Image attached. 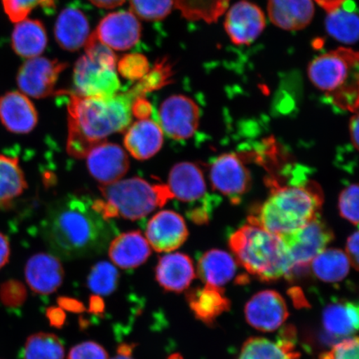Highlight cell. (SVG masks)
Returning a JSON list of instances; mask_svg holds the SVG:
<instances>
[{
  "label": "cell",
  "instance_id": "obj_1",
  "mask_svg": "<svg viewBox=\"0 0 359 359\" xmlns=\"http://www.w3.org/2000/svg\"><path fill=\"white\" fill-rule=\"evenodd\" d=\"M49 250L57 258L95 257L104 251L115 227L88 196L69 195L49 206L43 224Z\"/></svg>",
  "mask_w": 359,
  "mask_h": 359
},
{
  "label": "cell",
  "instance_id": "obj_2",
  "mask_svg": "<svg viewBox=\"0 0 359 359\" xmlns=\"http://www.w3.org/2000/svg\"><path fill=\"white\" fill-rule=\"evenodd\" d=\"M144 95L137 84L111 97H84L69 93L67 107L69 154L85 158L94 146L105 142L112 134L126 131L132 122L134 100Z\"/></svg>",
  "mask_w": 359,
  "mask_h": 359
},
{
  "label": "cell",
  "instance_id": "obj_3",
  "mask_svg": "<svg viewBox=\"0 0 359 359\" xmlns=\"http://www.w3.org/2000/svg\"><path fill=\"white\" fill-rule=\"evenodd\" d=\"M271 195L248 221L278 236H285L320 217L324 196L313 181L272 183Z\"/></svg>",
  "mask_w": 359,
  "mask_h": 359
},
{
  "label": "cell",
  "instance_id": "obj_4",
  "mask_svg": "<svg viewBox=\"0 0 359 359\" xmlns=\"http://www.w3.org/2000/svg\"><path fill=\"white\" fill-rule=\"evenodd\" d=\"M238 264L259 280L273 281L290 278L292 263L281 236L248 221L229 240Z\"/></svg>",
  "mask_w": 359,
  "mask_h": 359
},
{
  "label": "cell",
  "instance_id": "obj_5",
  "mask_svg": "<svg viewBox=\"0 0 359 359\" xmlns=\"http://www.w3.org/2000/svg\"><path fill=\"white\" fill-rule=\"evenodd\" d=\"M358 53L339 47L324 53L309 65L313 86L341 109L356 111L358 106Z\"/></svg>",
  "mask_w": 359,
  "mask_h": 359
},
{
  "label": "cell",
  "instance_id": "obj_6",
  "mask_svg": "<svg viewBox=\"0 0 359 359\" xmlns=\"http://www.w3.org/2000/svg\"><path fill=\"white\" fill-rule=\"evenodd\" d=\"M102 199L94 203L107 219L121 217L137 221L173 199L168 185L132 177L101 186Z\"/></svg>",
  "mask_w": 359,
  "mask_h": 359
},
{
  "label": "cell",
  "instance_id": "obj_7",
  "mask_svg": "<svg viewBox=\"0 0 359 359\" xmlns=\"http://www.w3.org/2000/svg\"><path fill=\"white\" fill-rule=\"evenodd\" d=\"M85 55L74 69V92L84 97H111L119 93L121 82L116 71L118 58L114 50L90 34Z\"/></svg>",
  "mask_w": 359,
  "mask_h": 359
},
{
  "label": "cell",
  "instance_id": "obj_8",
  "mask_svg": "<svg viewBox=\"0 0 359 359\" xmlns=\"http://www.w3.org/2000/svg\"><path fill=\"white\" fill-rule=\"evenodd\" d=\"M168 187L173 196L196 208L187 212L191 221L203 224L208 221L210 208L206 198V184L203 172L198 165L191 163H180L170 170Z\"/></svg>",
  "mask_w": 359,
  "mask_h": 359
},
{
  "label": "cell",
  "instance_id": "obj_9",
  "mask_svg": "<svg viewBox=\"0 0 359 359\" xmlns=\"http://www.w3.org/2000/svg\"><path fill=\"white\" fill-rule=\"evenodd\" d=\"M281 238L292 263L291 278L296 273L306 271L312 260L333 240L334 234L318 217L298 230L281 236Z\"/></svg>",
  "mask_w": 359,
  "mask_h": 359
},
{
  "label": "cell",
  "instance_id": "obj_10",
  "mask_svg": "<svg viewBox=\"0 0 359 359\" xmlns=\"http://www.w3.org/2000/svg\"><path fill=\"white\" fill-rule=\"evenodd\" d=\"M157 119L168 137L185 141L194 136L199 128L201 109L191 97L175 94L161 102Z\"/></svg>",
  "mask_w": 359,
  "mask_h": 359
},
{
  "label": "cell",
  "instance_id": "obj_11",
  "mask_svg": "<svg viewBox=\"0 0 359 359\" xmlns=\"http://www.w3.org/2000/svg\"><path fill=\"white\" fill-rule=\"evenodd\" d=\"M67 67L66 62L57 60L40 56L30 58L18 72L20 92L36 100L53 95L57 79Z\"/></svg>",
  "mask_w": 359,
  "mask_h": 359
},
{
  "label": "cell",
  "instance_id": "obj_12",
  "mask_svg": "<svg viewBox=\"0 0 359 359\" xmlns=\"http://www.w3.org/2000/svg\"><path fill=\"white\" fill-rule=\"evenodd\" d=\"M210 179L214 189L227 196L234 204L239 203L251 186L249 170L235 154L217 157L210 165Z\"/></svg>",
  "mask_w": 359,
  "mask_h": 359
},
{
  "label": "cell",
  "instance_id": "obj_13",
  "mask_svg": "<svg viewBox=\"0 0 359 359\" xmlns=\"http://www.w3.org/2000/svg\"><path fill=\"white\" fill-rule=\"evenodd\" d=\"M93 34L112 50L125 51L140 40L142 25L131 11L114 12L103 18Z\"/></svg>",
  "mask_w": 359,
  "mask_h": 359
},
{
  "label": "cell",
  "instance_id": "obj_14",
  "mask_svg": "<svg viewBox=\"0 0 359 359\" xmlns=\"http://www.w3.org/2000/svg\"><path fill=\"white\" fill-rule=\"evenodd\" d=\"M224 29L236 45H250L263 33L266 20L262 8L248 0H241L227 12Z\"/></svg>",
  "mask_w": 359,
  "mask_h": 359
},
{
  "label": "cell",
  "instance_id": "obj_15",
  "mask_svg": "<svg viewBox=\"0 0 359 359\" xmlns=\"http://www.w3.org/2000/svg\"><path fill=\"white\" fill-rule=\"evenodd\" d=\"M188 235L185 219L173 210H161L147 224L146 239L156 252H172L185 243Z\"/></svg>",
  "mask_w": 359,
  "mask_h": 359
},
{
  "label": "cell",
  "instance_id": "obj_16",
  "mask_svg": "<svg viewBox=\"0 0 359 359\" xmlns=\"http://www.w3.org/2000/svg\"><path fill=\"white\" fill-rule=\"evenodd\" d=\"M85 158L89 173L102 186L119 181L130 167L127 152L111 142H102L94 146Z\"/></svg>",
  "mask_w": 359,
  "mask_h": 359
},
{
  "label": "cell",
  "instance_id": "obj_17",
  "mask_svg": "<svg viewBox=\"0 0 359 359\" xmlns=\"http://www.w3.org/2000/svg\"><path fill=\"white\" fill-rule=\"evenodd\" d=\"M245 318L248 324L260 331L279 329L289 317L284 298L273 290L259 292L246 304Z\"/></svg>",
  "mask_w": 359,
  "mask_h": 359
},
{
  "label": "cell",
  "instance_id": "obj_18",
  "mask_svg": "<svg viewBox=\"0 0 359 359\" xmlns=\"http://www.w3.org/2000/svg\"><path fill=\"white\" fill-rule=\"evenodd\" d=\"M39 116L29 97L11 91L0 97V122L8 132L28 134L38 124Z\"/></svg>",
  "mask_w": 359,
  "mask_h": 359
},
{
  "label": "cell",
  "instance_id": "obj_19",
  "mask_svg": "<svg viewBox=\"0 0 359 359\" xmlns=\"http://www.w3.org/2000/svg\"><path fill=\"white\" fill-rule=\"evenodd\" d=\"M29 288L39 294H50L62 284L65 269L53 254L39 253L29 258L25 269Z\"/></svg>",
  "mask_w": 359,
  "mask_h": 359
},
{
  "label": "cell",
  "instance_id": "obj_20",
  "mask_svg": "<svg viewBox=\"0 0 359 359\" xmlns=\"http://www.w3.org/2000/svg\"><path fill=\"white\" fill-rule=\"evenodd\" d=\"M163 142V130L151 118L137 121L128 128L123 139L126 149L138 161L150 159L158 154Z\"/></svg>",
  "mask_w": 359,
  "mask_h": 359
},
{
  "label": "cell",
  "instance_id": "obj_21",
  "mask_svg": "<svg viewBox=\"0 0 359 359\" xmlns=\"http://www.w3.org/2000/svg\"><path fill=\"white\" fill-rule=\"evenodd\" d=\"M151 253V246L141 231L123 233L112 238L109 245V255L114 266L133 269L142 266Z\"/></svg>",
  "mask_w": 359,
  "mask_h": 359
},
{
  "label": "cell",
  "instance_id": "obj_22",
  "mask_svg": "<svg viewBox=\"0 0 359 359\" xmlns=\"http://www.w3.org/2000/svg\"><path fill=\"white\" fill-rule=\"evenodd\" d=\"M156 279L167 291L180 293L188 288L195 279L191 259L182 253H170L159 259L156 267Z\"/></svg>",
  "mask_w": 359,
  "mask_h": 359
},
{
  "label": "cell",
  "instance_id": "obj_23",
  "mask_svg": "<svg viewBox=\"0 0 359 359\" xmlns=\"http://www.w3.org/2000/svg\"><path fill=\"white\" fill-rule=\"evenodd\" d=\"M267 11L278 28L298 31L311 24L316 8L313 0H268Z\"/></svg>",
  "mask_w": 359,
  "mask_h": 359
},
{
  "label": "cell",
  "instance_id": "obj_24",
  "mask_svg": "<svg viewBox=\"0 0 359 359\" xmlns=\"http://www.w3.org/2000/svg\"><path fill=\"white\" fill-rule=\"evenodd\" d=\"M90 34L88 18L79 8H66L58 15L55 36L57 44L65 50L74 52L84 47Z\"/></svg>",
  "mask_w": 359,
  "mask_h": 359
},
{
  "label": "cell",
  "instance_id": "obj_25",
  "mask_svg": "<svg viewBox=\"0 0 359 359\" xmlns=\"http://www.w3.org/2000/svg\"><path fill=\"white\" fill-rule=\"evenodd\" d=\"M222 287L205 285L203 289L187 294V302L196 317L206 325H212L217 318L230 309L231 302Z\"/></svg>",
  "mask_w": 359,
  "mask_h": 359
},
{
  "label": "cell",
  "instance_id": "obj_26",
  "mask_svg": "<svg viewBox=\"0 0 359 359\" xmlns=\"http://www.w3.org/2000/svg\"><path fill=\"white\" fill-rule=\"evenodd\" d=\"M47 44L48 35L41 21L25 19L16 22L12 34V47L18 55L27 60L39 57Z\"/></svg>",
  "mask_w": 359,
  "mask_h": 359
},
{
  "label": "cell",
  "instance_id": "obj_27",
  "mask_svg": "<svg viewBox=\"0 0 359 359\" xmlns=\"http://www.w3.org/2000/svg\"><path fill=\"white\" fill-rule=\"evenodd\" d=\"M293 330H286L276 342L264 338H251L242 347L239 359H299L295 351Z\"/></svg>",
  "mask_w": 359,
  "mask_h": 359
},
{
  "label": "cell",
  "instance_id": "obj_28",
  "mask_svg": "<svg viewBox=\"0 0 359 359\" xmlns=\"http://www.w3.org/2000/svg\"><path fill=\"white\" fill-rule=\"evenodd\" d=\"M237 262L234 257L222 250H210L201 255L197 273L205 285L222 287L235 276Z\"/></svg>",
  "mask_w": 359,
  "mask_h": 359
},
{
  "label": "cell",
  "instance_id": "obj_29",
  "mask_svg": "<svg viewBox=\"0 0 359 359\" xmlns=\"http://www.w3.org/2000/svg\"><path fill=\"white\" fill-rule=\"evenodd\" d=\"M27 187L19 159L0 154V210L11 208Z\"/></svg>",
  "mask_w": 359,
  "mask_h": 359
},
{
  "label": "cell",
  "instance_id": "obj_30",
  "mask_svg": "<svg viewBox=\"0 0 359 359\" xmlns=\"http://www.w3.org/2000/svg\"><path fill=\"white\" fill-rule=\"evenodd\" d=\"M327 13L325 25L327 34L337 41L345 44L357 43L359 19L355 4L352 0H346L337 10Z\"/></svg>",
  "mask_w": 359,
  "mask_h": 359
},
{
  "label": "cell",
  "instance_id": "obj_31",
  "mask_svg": "<svg viewBox=\"0 0 359 359\" xmlns=\"http://www.w3.org/2000/svg\"><path fill=\"white\" fill-rule=\"evenodd\" d=\"M358 320L357 303L331 304L323 313V325L327 333L334 338H344L356 333Z\"/></svg>",
  "mask_w": 359,
  "mask_h": 359
},
{
  "label": "cell",
  "instance_id": "obj_32",
  "mask_svg": "<svg viewBox=\"0 0 359 359\" xmlns=\"http://www.w3.org/2000/svg\"><path fill=\"white\" fill-rule=\"evenodd\" d=\"M351 266L347 255L338 249H325L312 260V271L318 279L327 283L342 281Z\"/></svg>",
  "mask_w": 359,
  "mask_h": 359
},
{
  "label": "cell",
  "instance_id": "obj_33",
  "mask_svg": "<svg viewBox=\"0 0 359 359\" xmlns=\"http://www.w3.org/2000/svg\"><path fill=\"white\" fill-rule=\"evenodd\" d=\"M64 344L53 334L38 333L29 337L24 348V359H65Z\"/></svg>",
  "mask_w": 359,
  "mask_h": 359
},
{
  "label": "cell",
  "instance_id": "obj_34",
  "mask_svg": "<svg viewBox=\"0 0 359 359\" xmlns=\"http://www.w3.org/2000/svg\"><path fill=\"white\" fill-rule=\"evenodd\" d=\"M119 273L114 264L101 262L94 266L88 276V286L93 293L109 295L118 286Z\"/></svg>",
  "mask_w": 359,
  "mask_h": 359
},
{
  "label": "cell",
  "instance_id": "obj_35",
  "mask_svg": "<svg viewBox=\"0 0 359 359\" xmlns=\"http://www.w3.org/2000/svg\"><path fill=\"white\" fill-rule=\"evenodd\" d=\"M176 3L177 0H130V11L142 20L160 21L172 12Z\"/></svg>",
  "mask_w": 359,
  "mask_h": 359
},
{
  "label": "cell",
  "instance_id": "obj_36",
  "mask_svg": "<svg viewBox=\"0 0 359 359\" xmlns=\"http://www.w3.org/2000/svg\"><path fill=\"white\" fill-rule=\"evenodd\" d=\"M4 12L13 22L27 19L34 8L50 10L55 7V0H2Z\"/></svg>",
  "mask_w": 359,
  "mask_h": 359
},
{
  "label": "cell",
  "instance_id": "obj_37",
  "mask_svg": "<svg viewBox=\"0 0 359 359\" xmlns=\"http://www.w3.org/2000/svg\"><path fill=\"white\" fill-rule=\"evenodd\" d=\"M116 71L124 79L138 82L149 73V62L140 53H129L116 62Z\"/></svg>",
  "mask_w": 359,
  "mask_h": 359
},
{
  "label": "cell",
  "instance_id": "obj_38",
  "mask_svg": "<svg viewBox=\"0 0 359 359\" xmlns=\"http://www.w3.org/2000/svg\"><path fill=\"white\" fill-rule=\"evenodd\" d=\"M339 208L340 215L354 226L358 224V187L353 184L341 192Z\"/></svg>",
  "mask_w": 359,
  "mask_h": 359
},
{
  "label": "cell",
  "instance_id": "obj_39",
  "mask_svg": "<svg viewBox=\"0 0 359 359\" xmlns=\"http://www.w3.org/2000/svg\"><path fill=\"white\" fill-rule=\"evenodd\" d=\"M318 359H358V339L340 341L330 352L321 354Z\"/></svg>",
  "mask_w": 359,
  "mask_h": 359
},
{
  "label": "cell",
  "instance_id": "obj_40",
  "mask_svg": "<svg viewBox=\"0 0 359 359\" xmlns=\"http://www.w3.org/2000/svg\"><path fill=\"white\" fill-rule=\"evenodd\" d=\"M69 359H109V354L100 344L88 341L72 348Z\"/></svg>",
  "mask_w": 359,
  "mask_h": 359
},
{
  "label": "cell",
  "instance_id": "obj_41",
  "mask_svg": "<svg viewBox=\"0 0 359 359\" xmlns=\"http://www.w3.org/2000/svg\"><path fill=\"white\" fill-rule=\"evenodd\" d=\"M154 114V107L144 96L138 97L132 105V115L138 120L149 118Z\"/></svg>",
  "mask_w": 359,
  "mask_h": 359
},
{
  "label": "cell",
  "instance_id": "obj_42",
  "mask_svg": "<svg viewBox=\"0 0 359 359\" xmlns=\"http://www.w3.org/2000/svg\"><path fill=\"white\" fill-rule=\"evenodd\" d=\"M358 232L355 231L348 237L346 244V255L353 268H358Z\"/></svg>",
  "mask_w": 359,
  "mask_h": 359
},
{
  "label": "cell",
  "instance_id": "obj_43",
  "mask_svg": "<svg viewBox=\"0 0 359 359\" xmlns=\"http://www.w3.org/2000/svg\"><path fill=\"white\" fill-rule=\"evenodd\" d=\"M11 257V245L6 236L0 232V269L8 262Z\"/></svg>",
  "mask_w": 359,
  "mask_h": 359
},
{
  "label": "cell",
  "instance_id": "obj_44",
  "mask_svg": "<svg viewBox=\"0 0 359 359\" xmlns=\"http://www.w3.org/2000/svg\"><path fill=\"white\" fill-rule=\"evenodd\" d=\"M89 1L97 8L111 10V8L123 6L126 0H89Z\"/></svg>",
  "mask_w": 359,
  "mask_h": 359
},
{
  "label": "cell",
  "instance_id": "obj_45",
  "mask_svg": "<svg viewBox=\"0 0 359 359\" xmlns=\"http://www.w3.org/2000/svg\"><path fill=\"white\" fill-rule=\"evenodd\" d=\"M313 1H316L318 6L324 8L327 13H330L337 10L346 0H313Z\"/></svg>",
  "mask_w": 359,
  "mask_h": 359
},
{
  "label": "cell",
  "instance_id": "obj_46",
  "mask_svg": "<svg viewBox=\"0 0 359 359\" xmlns=\"http://www.w3.org/2000/svg\"><path fill=\"white\" fill-rule=\"evenodd\" d=\"M358 112L353 116L350 121V135H351V140L353 147L358 149Z\"/></svg>",
  "mask_w": 359,
  "mask_h": 359
},
{
  "label": "cell",
  "instance_id": "obj_47",
  "mask_svg": "<svg viewBox=\"0 0 359 359\" xmlns=\"http://www.w3.org/2000/svg\"><path fill=\"white\" fill-rule=\"evenodd\" d=\"M123 348L125 349L124 351L119 348V353L118 355L112 359H134L131 356V350L128 349L129 347H123Z\"/></svg>",
  "mask_w": 359,
  "mask_h": 359
}]
</instances>
